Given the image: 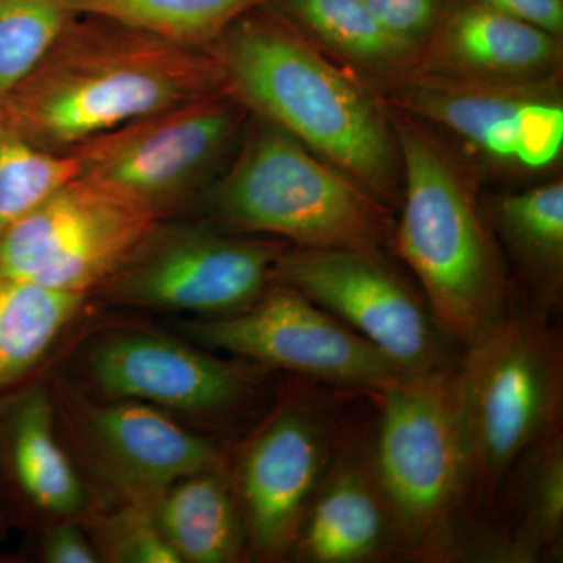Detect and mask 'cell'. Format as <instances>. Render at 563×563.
Here are the masks:
<instances>
[{"label":"cell","instance_id":"obj_1","mask_svg":"<svg viewBox=\"0 0 563 563\" xmlns=\"http://www.w3.org/2000/svg\"><path fill=\"white\" fill-rule=\"evenodd\" d=\"M228 87L211 49L80 14L0 103L36 147L70 154L128 122Z\"/></svg>","mask_w":563,"mask_h":563},{"label":"cell","instance_id":"obj_2","mask_svg":"<svg viewBox=\"0 0 563 563\" xmlns=\"http://www.w3.org/2000/svg\"><path fill=\"white\" fill-rule=\"evenodd\" d=\"M211 51L252 114L342 169L390 209L401 202L402 166L390 114L273 5L247 11Z\"/></svg>","mask_w":563,"mask_h":563},{"label":"cell","instance_id":"obj_3","mask_svg":"<svg viewBox=\"0 0 563 563\" xmlns=\"http://www.w3.org/2000/svg\"><path fill=\"white\" fill-rule=\"evenodd\" d=\"M402 166L401 214L391 246L420 282L429 309L455 343L509 312L510 287L468 173L431 131L391 114Z\"/></svg>","mask_w":563,"mask_h":563},{"label":"cell","instance_id":"obj_4","mask_svg":"<svg viewBox=\"0 0 563 563\" xmlns=\"http://www.w3.org/2000/svg\"><path fill=\"white\" fill-rule=\"evenodd\" d=\"M209 224L306 250L391 246V209L342 169L252 114L239 146L201 199Z\"/></svg>","mask_w":563,"mask_h":563},{"label":"cell","instance_id":"obj_5","mask_svg":"<svg viewBox=\"0 0 563 563\" xmlns=\"http://www.w3.org/2000/svg\"><path fill=\"white\" fill-rule=\"evenodd\" d=\"M468 504L495 501L515 463L562 432L563 343L550 317L506 312L457 363Z\"/></svg>","mask_w":563,"mask_h":563},{"label":"cell","instance_id":"obj_6","mask_svg":"<svg viewBox=\"0 0 563 563\" xmlns=\"http://www.w3.org/2000/svg\"><path fill=\"white\" fill-rule=\"evenodd\" d=\"M376 395L380 415L372 442L374 472L404 555L446 561L457 554V523L468 506L457 365L404 374Z\"/></svg>","mask_w":563,"mask_h":563},{"label":"cell","instance_id":"obj_7","mask_svg":"<svg viewBox=\"0 0 563 563\" xmlns=\"http://www.w3.org/2000/svg\"><path fill=\"white\" fill-rule=\"evenodd\" d=\"M251 111L231 87L128 122L70 152L77 176L166 220L199 201L239 146Z\"/></svg>","mask_w":563,"mask_h":563},{"label":"cell","instance_id":"obj_8","mask_svg":"<svg viewBox=\"0 0 563 563\" xmlns=\"http://www.w3.org/2000/svg\"><path fill=\"white\" fill-rule=\"evenodd\" d=\"M285 250L277 240L209 222L157 221L101 288L129 306L220 317L239 312L268 288Z\"/></svg>","mask_w":563,"mask_h":563},{"label":"cell","instance_id":"obj_9","mask_svg":"<svg viewBox=\"0 0 563 563\" xmlns=\"http://www.w3.org/2000/svg\"><path fill=\"white\" fill-rule=\"evenodd\" d=\"M272 282L287 285L339 318L404 374L451 368L454 340L440 328L424 296L379 251L285 250Z\"/></svg>","mask_w":563,"mask_h":563},{"label":"cell","instance_id":"obj_10","mask_svg":"<svg viewBox=\"0 0 563 563\" xmlns=\"http://www.w3.org/2000/svg\"><path fill=\"white\" fill-rule=\"evenodd\" d=\"M181 331L207 350L333 387L376 395L404 376L339 318L276 282L239 312L187 321Z\"/></svg>","mask_w":563,"mask_h":563},{"label":"cell","instance_id":"obj_11","mask_svg":"<svg viewBox=\"0 0 563 563\" xmlns=\"http://www.w3.org/2000/svg\"><path fill=\"white\" fill-rule=\"evenodd\" d=\"M157 221L95 180L74 176L3 233L0 279L88 295Z\"/></svg>","mask_w":563,"mask_h":563},{"label":"cell","instance_id":"obj_12","mask_svg":"<svg viewBox=\"0 0 563 563\" xmlns=\"http://www.w3.org/2000/svg\"><path fill=\"white\" fill-rule=\"evenodd\" d=\"M391 90V106L440 125L484 158L542 172L561 158L563 103L554 79L496 84L410 69Z\"/></svg>","mask_w":563,"mask_h":563},{"label":"cell","instance_id":"obj_13","mask_svg":"<svg viewBox=\"0 0 563 563\" xmlns=\"http://www.w3.org/2000/svg\"><path fill=\"white\" fill-rule=\"evenodd\" d=\"M340 439L331 410L309 393L288 396L251 437L233 492L258 558L276 561L291 553Z\"/></svg>","mask_w":563,"mask_h":563},{"label":"cell","instance_id":"obj_14","mask_svg":"<svg viewBox=\"0 0 563 563\" xmlns=\"http://www.w3.org/2000/svg\"><path fill=\"white\" fill-rule=\"evenodd\" d=\"M252 369L140 332L110 336L88 357L91 379L110 396L195 415L228 413L251 399L258 383Z\"/></svg>","mask_w":563,"mask_h":563},{"label":"cell","instance_id":"obj_15","mask_svg":"<svg viewBox=\"0 0 563 563\" xmlns=\"http://www.w3.org/2000/svg\"><path fill=\"white\" fill-rule=\"evenodd\" d=\"M80 424L103 476L135 503L154 501L184 477L225 468L217 446L146 402L80 404Z\"/></svg>","mask_w":563,"mask_h":563},{"label":"cell","instance_id":"obj_16","mask_svg":"<svg viewBox=\"0 0 563 563\" xmlns=\"http://www.w3.org/2000/svg\"><path fill=\"white\" fill-rule=\"evenodd\" d=\"M290 554L309 563H372L404 555L374 472L372 444L342 435Z\"/></svg>","mask_w":563,"mask_h":563},{"label":"cell","instance_id":"obj_17","mask_svg":"<svg viewBox=\"0 0 563 563\" xmlns=\"http://www.w3.org/2000/svg\"><path fill=\"white\" fill-rule=\"evenodd\" d=\"M412 69L454 79L526 84L554 79L561 38L473 0H454Z\"/></svg>","mask_w":563,"mask_h":563},{"label":"cell","instance_id":"obj_18","mask_svg":"<svg viewBox=\"0 0 563 563\" xmlns=\"http://www.w3.org/2000/svg\"><path fill=\"white\" fill-rule=\"evenodd\" d=\"M501 490L509 492L504 501L501 528L484 542L481 540L485 551L479 558L531 563L561 554L563 433H555L521 455L507 474Z\"/></svg>","mask_w":563,"mask_h":563},{"label":"cell","instance_id":"obj_19","mask_svg":"<svg viewBox=\"0 0 563 563\" xmlns=\"http://www.w3.org/2000/svg\"><path fill=\"white\" fill-rule=\"evenodd\" d=\"M0 410V463L22 498L46 512L68 515L84 504V490L52 428L51 404L27 393Z\"/></svg>","mask_w":563,"mask_h":563},{"label":"cell","instance_id":"obj_20","mask_svg":"<svg viewBox=\"0 0 563 563\" xmlns=\"http://www.w3.org/2000/svg\"><path fill=\"white\" fill-rule=\"evenodd\" d=\"M492 221L523 277L533 310L558 313L563 295V181L503 196L493 203Z\"/></svg>","mask_w":563,"mask_h":563},{"label":"cell","instance_id":"obj_21","mask_svg":"<svg viewBox=\"0 0 563 563\" xmlns=\"http://www.w3.org/2000/svg\"><path fill=\"white\" fill-rule=\"evenodd\" d=\"M158 528L181 562L240 561L246 542L242 510L224 472L192 474L154 501Z\"/></svg>","mask_w":563,"mask_h":563},{"label":"cell","instance_id":"obj_22","mask_svg":"<svg viewBox=\"0 0 563 563\" xmlns=\"http://www.w3.org/2000/svg\"><path fill=\"white\" fill-rule=\"evenodd\" d=\"M314 43L372 73L398 79L417 55L398 43L363 0H268Z\"/></svg>","mask_w":563,"mask_h":563},{"label":"cell","instance_id":"obj_23","mask_svg":"<svg viewBox=\"0 0 563 563\" xmlns=\"http://www.w3.org/2000/svg\"><path fill=\"white\" fill-rule=\"evenodd\" d=\"M84 292L0 279V393L21 380L85 301Z\"/></svg>","mask_w":563,"mask_h":563},{"label":"cell","instance_id":"obj_24","mask_svg":"<svg viewBox=\"0 0 563 563\" xmlns=\"http://www.w3.org/2000/svg\"><path fill=\"white\" fill-rule=\"evenodd\" d=\"M268 0H74L79 14L106 18L192 49H211L233 22Z\"/></svg>","mask_w":563,"mask_h":563},{"label":"cell","instance_id":"obj_25","mask_svg":"<svg viewBox=\"0 0 563 563\" xmlns=\"http://www.w3.org/2000/svg\"><path fill=\"white\" fill-rule=\"evenodd\" d=\"M73 154H52L31 143L0 103V239L44 198L77 176Z\"/></svg>","mask_w":563,"mask_h":563},{"label":"cell","instance_id":"obj_26","mask_svg":"<svg viewBox=\"0 0 563 563\" xmlns=\"http://www.w3.org/2000/svg\"><path fill=\"white\" fill-rule=\"evenodd\" d=\"M77 16L74 0H0V96L38 65Z\"/></svg>","mask_w":563,"mask_h":563},{"label":"cell","instance_id":"obj_27","mask_svg":"<svg viewBox=\"0 0 563 563\" xmlns=\"http://www.w3.org/2000/svg\"><path fill=\"white\" fill-rule=\"evenodd\" d=\"M110 548L114 561L179 563V554L163 536L154 517V501L136 503L111 526Z\"/></svg>","mask_w":563,"mask_h":563},{"label":"cell","instance_id":"obj_28","mask_svg":"<svg viewBox=\"0 0 563 563\" xmlns=\"http://www.w3.org/2000/svg\"><path fill=\"white\" fill-rule=\"evenodd\" d=\"M393 38L420 55L454 0H363Z\"/></svg>","mask_w":563,"mask_h":563},{"label":"cell","instance_id":"obj_29","mask_svg":"<svg viewBox=\"0 0 563 563\" xmlns=\"http://www.w3.org/2000/svg\"><path fill=\"white\" fill-rule=\"evenodd\" d=\"M562 38L563 0H473Z\"/></svg>","mask_w":563,"mask_h":563},{"label":"cell","instance_id":"obj_30","mask_svg":"<svg viewBox=\"0 0 563 563\" xmlns=\"http://www.w3.org/2000/svg\"><path fill=\"white\" fill-rule=\"evenodd\" d=\"M43 555L51 563H95L98 555L84 533L73 525H63L49 532L44 542Z\"/></svg>","mask_w":563,"mask_h":563}]
</instances>
